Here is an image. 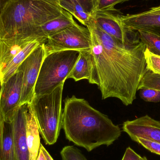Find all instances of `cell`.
<instances>
[{"instance_id": "cell-1", "label": "cell", "mask_w": 160, "mask_h": 160, "mask_svg": "<svg viewBox=\"0 0 160 160\" xmlns=\"http://www.w3.org/2000/svg\"><path fill=\"white\" fill-rule=\"evenodd\" d=\"M86 27L91 38L92 68L89 83L98 86L102 98H114L128 106L136 98L141 80L148 69L140 41L124 45L102 30L93 17Z\"/></svg>"}, {"instance_id": "cell-2", "label": "cell", "mask_w": 160, "mask_h": 160, "mask_svg": "<svg viewBox=\"0 0 160 160\" xmlns=\"http://www.w3.org/2000/svg\"><path fill=\"white\" fill-rule=\"evenodd\" d=\"M62 128L67 140L88 152L111 145L121 134L119 127L108 116L75 96L64 101Z\"/></svg>"}, {"instance_id": "cell-3", "label": "cell", "mask_w": 160, "mask_h": 160, "mask_svg": "<svg viewBox=\"0 0 160 160\" xmlns=\"http://www.w3.org/2000/svg\"><path fill=\"white\" fill-rule=\"evenodd\" d=\"M65 11L59 0H10L0 15V39L30 37L46 43L41 26Z\"/></svg>"}, {"instance_id": "cell-4", "label": "cell", "mask_w": 160, "mask_h": 160, "mask_svg": "<svg viewBox=\"0 0 160 160\" xmlns=\"http://www.w3.org/2000/svg\"><path fill=\"white\" fill-rule=\"evenodd\" d=\"M64 83L51 92L34 96L30 103L39 133L46 144L57 142L62 128V98Z\"/></svg>"}, {"instance_id": "cell-5", "label": "cell", "mask_w": 160, "mask_h": 160, "mask_svg": "<svg viewBox=\"0 0 160 160\" xmlns=\"http://www.w3.org/2000/svg\"><path fill=\"white\" fill-rule=\"evenodd\" d=\"M80 52L65 50L46 54L35 87L34 96L51 92L65 83L78 59Z\"/></svg>"}, {"instance_id": "cell-6", "label": "cell", "mask_w": 160, "mask_h": 160, "mask_svg": "<svg viewBox=\"0 0 160 160\" xmlns=\"http://www.w3.org/2000/svg\"><path fill=\"white\" fill-rule=\"evenodd\" d=\"M90 32L85 26L75 24L50 37L45 43L47 54L65 50L90 51Z\"/></svg>"}, {"instance_id": "cell-7", "label": "cell", "mask_w": 160, "mask_h": 160, "mask_svg": "<svg viewBox=\"0 0 160 160\" xmlns=\"http://www.w3.org/2000/svg\"><path fill=\"white\" fill-rule=\"evenodd\" d=\"M116 9L96 10L93 18L99 27L121 44L130 46L141 41L137 31L126 27Z\"/></svg>"}, {"instance_id": "cell-8", "label": "cell", "mask_w": 160, "mask_h": 160, "mask_svg": "<svg viewBox=\"0 0 160 160\" xmlns=\"http://www.w3.org/2000/svg\"><path fill=\"white\" fill-rule=\"evenodd\" d=\"M47 54L45 43L40 44L18 68L22 72V88L19 107L32 102L35 87L43 60Z\"/></svg>"}, {"instance_id": "cell-9", "label": "cell", "mask_w": 160, "mask_h": 160, "mask_svg": "<svg viewBox=\"0 0 160 160\" xmlns=\"http://www.w3.org/2000/svg\"><path fill=\"white\" fill-rule=\"evenodd\" d=\"M22 79V72L18 68L9 79L0 85V114L5 122H12L19 107Z\"/></svg>"}, {"instance_id": "cell-10", "label": "cell", "mask_w": 160, "mask_h": 160, "mask_svg": "<svg viewBox=\"0 0 160 160\" xmlns=\"http://www.w3.org/2000/svg\"><path fill=\"white\" fill-rule=\"evenodd\" d=\"M123 131L133 141L138 138L152 140L160 143V121L146 115L132 120L125 121Z\"/></svg>"}, {"instance_id": "cell-11", "label": "cell", "mask_w": 160, "mask_h": 160, "mask_svg": "<svg viewBox=\"0 0 160 160\" xmlns=\"http://www.w3.org/2000/svg\"><path fill=\"white\" fill-rule=\"evenodd\" d=\"M27 105L18 108L12 122L16 160H30L26 140Z\"/></svg>"}, {"instance_id": "cell-12", "label": "cell", "mask_w": 160, "mask_h": 160, "mask_svg": "<svg viewBox=\"0 0 160 160\" xmlns=\"http://www.w3.org/2000/svg\"><path fill=\"white\" fill-rule=\"evenodd\" d=\"M123 24L133 31H144L158 34L160 32V14L145 11L138 14L121 15Z\"/></svg>"}, {"instance_id": "cell-13", "label": "cell", "mask_w": 160, "mask_h": 160, "mask_svg": "<svg viewBox=\"0 0 160 160\" xmlns=\"http://www.w3.org/2000/svg\"><path fill=\"white\" fill-rule=\"evenodd\" d=\"M64 10L86 26L96 10L97 0H59Z\"/></svg>"}, {"instance_id": "cell-14", "label": "cell", "mask_w": 160, "mask_h": 160, "mask_svg": "<svg viewBox=\"0 0 160 160\" xmlns=\"http://www.w3.org/2000/svg\"><path fill=\"white\" fill-rule=\"evenodd\" d=\"M35 39H37L20 37L0 39V74L7 64Z\"/></svg>"}, {"instance_id": "cell-15", "label": "cell", "mask_w": 160, "mask_h": 160, "mask_svg": "<svg viewBox=\"0 0 160 160\" xmlns=\"http://www.w3.org/2000/svg\"><path fill=\"white\" fill-rule=\"evenodd\" d=\"M26 140L30 160H36L40 148V133L30 103L26 111Z\"/></svg>"}, {"instance_id": "cell-16", "label": "cell", "mask_w": 160, "mask_h": 160, "mask_svg": "<svg viewBox=\"0 0 160 160\" xmlns=\"http://www.w3.org/2000/svg\"><path fill=\"white\" fill-rule=\"evenodd\" d=\"M42 43L44 42L38 39L31 41L11 62L5 66L0 74V85L7 82L16 73L23 61L35 49Z\"/></svg>"}, {"instance_id": "cell-17", "label": "cell", "mask_w": 160, "mask_h": 160, "mask_svg": "<svg viewBox=\"0 0 160 160\" xmlns=\"http://www.w3.org/2000/svg\"><path fill=\"white\" fill-rule=\"evenodd\" d=\"M76 22L73 16L65 10L60 17L42 25V34L44 38L48 40L50 37L72 26Z\"/></svg>"}, {"instance_id": "cell-18", "label": "cell", "mask_w": 160, "mask_h": 160, "mask_svg": "<svg viewBox=\"0 0 160 160\" xmlns=\"http://www.w3.org/2000/svg\"><path fill=\"white\" fill-rule=\"evenodd\" d=\"M92 68V58L90 51L80 52V55L68 78L73 79L75 82L89 79Z\"/></svg>"}, {"instance_id": "cell-19", "label": "cell", "mask_w": 160, "mask_h": 160, "mask_svg": "<svg viewBox=\"0 0 160 160\" xmlns=\"http://www.w3.org/2000/svg\"><path fill=\"white\" fill-rule=\"evenodd\" d=\"M0 160H16L12 122H4L3 133L0 141Z\"/></svg>"}, {"instance_id": "cell-20", "label": "cell", "mask_w": 160, "mask_h": 160, "mask_svg": "<svg viewBox=\"0 0 160 160\" xmlns=\"http://www.w3.org/2000/svg\"><path fill=\"white\" fill-rule=\"evenodd\" d=\"M140 40L152 53L160 56V35L144 31H137Z\"/></svg>"}, {"instance_id": "cell-21", "label": "cell", "mask_w": 160, "mask_h": 160, "mask_svg": "<svg viewBox=\"0 0 160 160\" xmlns=\"http://www.w3.org/2000/svg\"><path fill=\"white\" fill-rule=\"evenodd\" d=\"M151 88L160 91V74L148 70L141 80L138 90L142 88Z\"/></svg>"}, {"instance_id": "cell-22", "label": "cell", "mask_w": 160, "mask_h": 160, "mask_svg": "<svg viewBox=\"0 0 160 160\" xmlns=\"http://www.w3.org/2000/svg\"><path fill=\"white\" fill-rule=\"evenodd\" d=\"M144 56L147 69L153 73L160 74V56L152 53L147 48Z\"/></svg>"}, {"instance_id": "cell-23", "label": "cell", "mask_w": 160, "mask_h": 160, "mask_svg": "<svg viewBox=\"0 0 160 160\" xmlns=\"http://www.w3.org/2000/svg\"><path fill=\"white\" fill-rule=\"evenodd\" d=\"M62 160H88L82 152L74 146H67L61 152Z\"/></svg>"}, {"instance_id": "cell-24", "label": "cell", "mask_w": 160, "mask_h": 160, "mask_svg": "<svg viewBox=\"0 0 160 160\" xmlns=\"http://www.w3.org/2000/svg\"><path fill=\"white\" fill-rule=\"evenodd\" d=\"M141 98L147 102H160V91L151 88H144L140 89Z\"/></svg>"}, {"instance_id": "cell-25", "label": "cell", "mask_w": 160, "mask_h": 160, "mask_svg": "<svg viewBox=\"0 0 160 160\" xmlns=\"http://www.w3.org/2000/svg\"><path fill=\"white\" fill-rule=\"evenodd\" d=\"M133 141L138 143L150 152L160 156V143L152 140L138 138Z\"/></svg>"}, {"instance_id": "cell-26", "label": "cell", "mask_w": 160, "mask_h": 160, "mask_svg": "<svg viewBox=\"0 0 160 160\" xmlns=\"http://www.w3.org/2000/svg\"><path fill=\"white\" fill-rule=\"evenodd\" d=\"M130 0H97L96 10H111L116 5Z\"/></svg>"}, {"instance_id": "cell-27", "label": "cell", "mask_w": 160, "mask_h": 160, "mask_svg": "<svg viewBox=\"0 0 160 160\" xmlns=\"http://www.w3.org/2000/svg\"><path fill=\"white\" fill-rule=\"evenodd\" d=\"M140 156L130 147L126 149L122 160H140Z\"/></svg>"}, {"instance_id": "cell-28", "label": "cell", "mask_w": 160, "mask_h": 160, "mask_svg": "<svg viewBox=\"0 0 160 160\" xmlns=\"http://www.w3.org/2000/svg\"><path fill=\"white\" fill-rule=\"evenodd\" d=\"M4 120L1 114H0V141H1L3 133L4 126Z\"/></svg>"}, {"instance_id": "cell-29", "label": "cell", "mask_w": 160, "mask_h": 160, "mask_svg": "<svg viewBox=\"0 0 160 160\" xmlns=\"http://www.w3.org/2000/svg\"><path fill=\"white\" fill-rule=\"evenodd\" d=\"M40 148L42 149V151H43V153H44V155H45V157H46V159H47V160H54L52 158V157H51V156L50 155L48 152L47 151V149L42 145V144H40Z\"/></svg>"}, {"instance_id": "cell-30", "label": "cell", "mask_w": 160, "mask_h": 160, "mask_svg": "<svg viewBox=\"0 0 160 160\" xmlns=\"http://www.w3.org/2000/svg\"><path fill=\"white\" fill-rule=\"evenodd\" d=\"M10 1V0H0V15L7 4Z\"/></svg>"}, {"instance_id": "cell-31", "label": "cell", "mask_w": 160, "mask_h": 160, "mask_svg": "<svg viewBox=\"0 0 160 160\" xmlns=\"http://www.w3.org/2000/svg\"><path fill=\"white\" fill-rule=\"evenodd\" d=\"M148 11L149 12V13H158V14H160V5L159 6L151 8Z\"/></svg>"}, {"instance_id": "cell-32", "label": "cell", "mask_w": 160, "mask_h": 160, "mask_svg": "<svg viewBox=\"0 0 160 160\" xmlns=\"http://www.w3.org/2000/svg\"><path fill=\"white\" fill-rule=\"evenodd\" d=\"M36 160H47V159L40 148H39V153H38V156Z\"/></svg>"}, {"instance_id": "cell-33", "label": "cell", "mask_w": 160, "mask_h": 160, "mask_svg": "<svg viewBox=\"0 0 160 160\" xmlns=\"http://www.w3.org/2000/svg\"><path fill=\"white\" fill-rule=\"evenodd\" d=\"M140 160H148V159L146 157H141Z\"/></svg>"}, {"instance_id": "cell-34", "label": "cell", "mask_w": 160, "mask_h": 160, "mask_svg": "<svg viewBox=\"0 0 160 160\" xmlns=\"http://www.w3.org/2000/svg\"><path fill=\"white\" fill-rule=\"evenodd\" d=\"M158 34L159 35H160V32H159L158 33Z\"/></svg>"}]
</instances>
